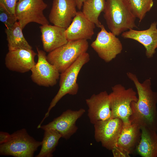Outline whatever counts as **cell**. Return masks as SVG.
<instances>
[{"label": "cell", "mask_w": 157, "mask_h": 157, "mask_svg": "<svg viewBox=\"0 0 157 157\" xmlns=\"http://www.w3.org/2000/svg\"><path fill=\"white\" fill-rule=\"evenodd\" d=\"M126 74L134 84L138 96L137 101L131 103L132 114L129 121L140 127H147L157 132V92L152 89L150 79L141 83L135 74L128 72Z\"/></svg>", "instance_id": "1"}, {"label": "cell", "mask_w": 157, "mask_h": 157, "mask_svg": "<svg viewBox=\"0 0 157 157\" xmlns=\"http://www.w3.org/2000/svg\"><path fill=\"white\" fill-rule=\"evenodd\" d=\"M104 17L110 31L118 36L130 29L137 28L136 17L127 0H105Z\"/></svg>", "instance_id": "2"}, {"label": "cell", "mask_w": 157, "mask_h": 157, "mask_svg": "<svg viewBox=\"0 0 157 157\" xmlns=\"http://www.w3.org/2000/svg\"><path fill=\"white\" fill-rule=\"evenodd\" d=\"M90 60L89 54L85 52L81 55L65 70L60 73L59 89L52 100L48 110L40 123V124H42L45 119L49 116L51 109L63 96L68 94L74 95L77 94L79 89L78 85L77 83L78 76L83 66Z\"/></svg>", "instance_id": "3"}, {"label": "cell", "mask_w": 157, "mask_h": 157, "mask_svg": "<svg viewBox=\"0 0 157 157\" xmlns=\"http://www.w3.org/2000/svg\"><path fill=\"white\" fill-rule=\"evenodd\" d=\"M88 47L87 40L68 41L49 52L47 59L61 73L72 65L81 55L87 52Z\"/></svg>", "instance_id": "4"}, {"label": "cell", "mask_w": 157, "mask_h": 157, "mask_svg": "<svg viewBox=\"0 0 157 157\" xmlns=\"http://www.w3.org/2000/svg\"><path fill=\"white\" fill-rule=\"evenodd\" d=\"M42 144V141L36 140L23 129L11 134L6 142L0 144V154L15 157H32Z\"/></svg>", "instance_id": "5"}, {"label": "cell", "mask_w": 157, "mask_h": 157, "mask_svg": "<svg viewBox=\"0 0 157 157\" xmlns=\"http://www.w3.org/2000/svg\"><path fill=\"white\" fill-rule=\"evenodd\" d=\"M112 90L109 94L111 118H118L124 123L129 122L132 114L131 103L138 100L136 92L133 88L126 89L121 84L114 85L112 87Z\"/></svg>", "instance_id": "6"}, {"label": "cell", "mask_w": 157, "mask_h": 157, "mask_svg": "<svg viewBox=\"0 0 157 157\" xmlns=\"http://www.w3.org/2000/svg\"><path fill=\"white\" fill-rule=\"evenodd\" d=\"M47 6L43 0H22L17 2L15 14L22 29L30 22L41 25L49 24L43 14Z\"/></svg>", "instance_id": "7"}, {"label": "cell", "mask_w": 157, "mask_h": 157, "mask_svg": "<svg viewBox=\"0 0 157 157\" xmlns=\"http://www.w3.org/2000/svg\"><path fill=\"white\" fill-rule=\"evenodd\" d=\"M100 28L101 31L91 46L101 59L108 63L121 53L122 45L119 38L111 32H108L103 25Z\"/></svg>", "instance_id": "8"}, {"label": "cell", "mask_w": 157, "mask_h": 157, "mask_svg": "<svg viewBox=\"0 0 157 157\" xmlns=\"http://www.w3.org/2000/svg\"><path fill=\"white\" fill-rule=\"evenodd\" d=\"M123 123L118 118L97 122L94 124L95 140L106 149L113 150L116 146Z\"/></svg>", "instance_id": "9"}, {"label": "cell", "mask_w": 157, "mask_h": 157, "mask_svg": "<svg viewBox=\"0 0 157 157\" xmlns=\"http://www.w3.org/2000/svg\"><path fill=\"white\" fill-rule=\"evenodd\" d=\"M36 49L38 60L31 70V79L39 86H53L57 83L60 73L55 66L48 61L45 51L37 47Z\"/></svg>", "instance_id": "10"}, {"label": "cell", "mask_w": 157, "mask_h": 157, "mask_svg": "<svg viewBox=\"0 0 157 157\" xmlns=\"http://www.w3.org/2000/svg\"><path fill=\"white\" fill-rule=\"evenodd\" d=\"M141 134L138 125L130 121L123 123L116 146L112 150L114 157H129L139 143Z\"/></svg>", "instance_id": "11"}, {"label": "cell", "mask_w": 157, "mask_h": 157, "mask_svg": "<svg viewBox=\"0 0 157 157\" xmlns=\"http://www.w3.org/2000/svg\"><path fill=\"white\" fill-rule=\"evenodd\" d=\"M85 112V110L82 108L77 110L68 109L48 124L41 126L40 128L44 130H56L60 134L61 138L68 140L77 131L78 127L76 122Z\"/></svg>", "instance_id": "12"}, {"label": "cell", "mask_w": 157, "mask_h": 157, "mask_svg": "<svg viewBox=\"0 0 157 157\" xmlns=\"http://www.w3.org/2000/svg\"><path fill=\"white\" fill-rule=\"evenodd\" d=\"M85 101L88 107V115L91 124L111 118L109 96L106 91L92 94Z\"/></svg>", "instance_id": "13"}, {"label": "cell", "mask_w": 157, "mask_h": 157, "mask_svg": "<svg viewBox=\"0 0 157 157\" xmlns=\"http://www.w3.org/2000/svg\"><path fill=\"white\" fill-rule=\"evenodd\" d=\"M76 8L75 0H53L49 15L50 22L67 28L76 15Z\"/></svg>", "instance_id": "14"}, {"label": "cell", "mask_w": 157, "mask_h": 157, "mask_svg": "<svg viewBox=\"0 0 157 157\" xmlns=\"http://www.w3.org/2000/svg\"><path fill=\"white\" fill-rule=\"evenodd\" d=\"M37 54L31 49H20L9 51L5 58V64L9 70L21 73L31 70L35 65Z\"/></svg>", "instance_id": "15"}, {"label": "cell", "mask_w": 157, "mask_h": 157, "mask_svg": "<svg viewBox=\"0 0 157 157\" xmlns=\"http://www.w3.org/2000/svg\"><path fill=\"white\" fill-rule=\"evenodd\" d=\"M157 22L151 23L147 29L138 31L130 29L122 34L124 39L135 40L142 44L145 47V54L148 58H152L157 48Z\"/></svg>", "instance_id": "16"}, {"label": "cell", "mask_w": 157, "mask_h": 157, "mask_svg": "<svg viewBox=\"0 0 157 157\" xmlns=\"http://www.w3.org/2000/svg\"><path fill=\"white\" fill-rule=\"evenodd\" d=\"M95 25L84 15L82 11H77L65 34L68 41L91 39L94 34Z\"/></svg>", "instance_id": "17"}, {"label": "cell", "mask_w": 157, "mask_h": 157, "mask_svg": "<svg viewBox=\"0 0 157 157\" xmlns=\"http://www.w3.org/2000/svg\"><path fill=\"white\" fill-rule=\"evenodd\" d=\"M44 51L49 52L68 42L65 34L66 28L49 24L40 27Z\"/></svg>", "instance_id": "18"}, {"label": "cell", "mask_w": 157, "mask_h": 157, "mask_svg": "<svg viewBox=\"0 0 157 157\" xmlns=\"http://www.w3.org/2000/svg\"><path fill=\"white\" fill-rule=\"evenodd\" d=\"M140 140L136 150L142 157H157V132L149 128L140 127Z\"/></svg>", "instance_id": "19"}, {"label": "cell", "mask_w": 157, "mask_h": 157, "mask_svg": "<svg viewBox=\"0 0 157 157\" xmlns=\"http://www.w3.org/2000/svg\"><path fill=\"white\" fill-rule=\"evenodd\" d=\"M22 29L20 24L18 21L10 27L5 29L9 51L20 49H32V47L24 37Z\"/></svg>", "instance_id": "20"}, {"label": "cell", "mask_w": 157, "mask_h": 157, "mask_svg": "<svg viewBox=\"0 0 157 157\" xmlns=\"http://www.w3.org/2000/svg\"><path fill=\"white\" fill-rule=\"evenodd\" d=\"M105 4V0H85L82 6V12L84 15L98 28L102 25L99 17L103 12Z\"/></svg>", "instance_id": "21"}, {"label": "cell", "mask_w": 157, "mask_h": 157, "mask_svg": "<svg viewBox=\"0 0 157 157\" xmlns=\"http://www.w3.org/2000/svg\"><path fill=\"white\" fill-rule=\"evenodd\" d=\"M61 136L57 131L53 129L44 130L42 141V147L36 157H51Z\"/></svg>", "instance_id": "22"}, {"label": "cell", "mask_w": 157, "mask_h": 157, "mask_svg": "<svg viewBox=\"0 0 157 157\" xmlns=\"http://www.w3.org/2000/svg\"><path fill=\"white\" fill-rule=\"evenodd\" d=\"M131 10L136 18L140 22L144 18L146 13L152 7L153 0H127Z\"/></svg>", "instance_id": "23"}, {"label": "cell", "mask_w": 157, "mask_h": 157, "mask_svg": "<svg viewBox=\"0 0 157 157\" xmlns=\"http://www.w3.org/2000/svg\"><path fill=\"white\" fill-rule=\"evenodd\" d=\"M0 20L6 28L10 27L17 20L15 14L10 13L2 3H0Z\"/></svg>", "instance_id": "24"}, {"label": "cell", "mask_w": 157, "mask_h": 157, "mask_svg": "<svg viewBox=\"0 0 157 157\" xmlns=\"http://www.w3.org/2000/svg\"><path fill=\"white\" fill-rule=\"evenodd\" d=\"M17 0H0V3L3 4L10 13L15 14V10L17 2Z\"/></svg>", "instance_id": "25"}, {"label": "cell", "mask_w": 157, "mask_h": 157, "mask_svg": "<svg viewBox=\"0 0 157 157\" xmlns=\"http://www.w3.org/2000/svg\"><path fill=\"white\" fill-rule=\"evenodd\" d=\"M10 136L9 133L1 131L0 132V144L6 142L9 139Z\"/></svg>", "instance_id": "26"}, {"label": "cell", "mask_w": 157, "mask_h": 157, "mask_svg": "<svg viewBox=\"0 0 157 157\" xmlns=\"http://www.w3.org/2000/svg\"><path fill=\"white\" fill-rule=\"evenodd\" d=\"M85 0H75L77 8L79 10L82 8L83 2Z\"/></svg>", "instance_id": "27"}, {"label": "cell", "mask_w": 157, "mask_h": 157, "mask_svg": "<svg viewBox=\"0 0 157 157\" xmlns=\"http://www.w3.org/2000/svg\"><path fill=\"white\" fill-rule=\"evenodd\" d=\"M22 0H18V1H22Z\"/></svg>", "instance_id": "28"}]
</instances>
